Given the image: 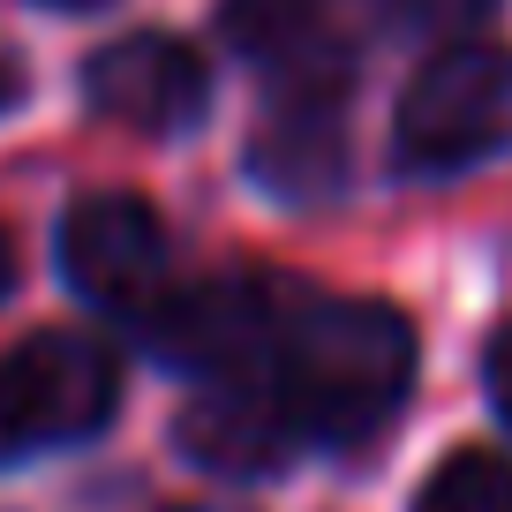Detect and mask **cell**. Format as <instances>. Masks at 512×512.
I'll return each mask as SVG.
<instances>
[{
  "instance_id": "obj_1",
  "label": "cell",
  "mask_w": 512,
  "mask_h": 512,
  "mask_svg": "<svg viewBox=\"0 0 512 512\" xmlns=\"http://www.w3.org/2000/svg\"><path fill=\"white\" fill-rule=\"evenodd\" d=\"M241 377H264V392L279 400L302 445H354L400 415L415 384V332L392 302L287 287L272 347Z\"/></svg>"
},
{
  "instance_id": "obj_2",
  "label": "cell",
  "mask_w": 512,
  "mask_h": 512,
  "mask_svg": "<svg viewBox=\"0 0 512 512\" xmlns=\"http://www.w3.org/2000/svg\"><path fill=\"white\" fill-rule=\"evenodd\" d=\"M121 407V362L91 332H31L0 354V467L98 437Z\"/></svg>"
},
{
  "instance_id": "obj_3",
  "label": "cell",
  "mask_w": 512,
  "mask_h": 512,
  "mask_svg": "<svg viewBox=\"0 0 512 512\" xmlns=\"http://www.w3.org/2000/svg\"><path fill=\"white\" fill-rule=\"evenodd\" d=\"M512 128V53L452 38L407 76L392 113V159L407 174H460Z\"/></svg>"
},
{
  "instance_id": "obj_4",
  "label": "cell",
  "mask_w": 512,
  "mask_h": 512,
  "mask_svg": "<svg viewBox=\"0 0 512 512\" xmlns=\"http://www.w3.org/2000/svg\"><path fill=\"white\" fill-rule=\"evenodd\" d=\"M279 309H287V287L256 272H219V279H189V287H166L159 302L136 317L144 347L159 362L189 369V377H241V369L264 362L279 332Z\"/></svg>"
},
{
  "instance_id": "obj_5",
  "label": "cell",
  "mask_w": 512,
  "mask_h": 512,
  "mask_svg": "<svg viewBox=\"0 0 512 512\" xmlns=\"http://www.w3.org/2000/svg\"><path fill=\"white\" fill-rule=\"evenodd\" d=\"M61 272L68 287L91 309H113V317H144L166 287H174V249H166V226L144 196L106 189L68 204L61 219Z\"/></svg>"
},
{
  "instance_id": "obj_6",
  "label": "cell",
  "mask_w": 512,
  "mask_h": 512,
  "mask_svg": "<svg viewBox=\"0 0 512 512\" xmlns=\"http://www.w3.org/2000/svg\"><path fill=\"white\" fill-rule=\"evenodd\" d=\"M83 98L98 121H121L136 136H181L211 106V68L174 31H128L83 61Z\"/></svg>"
},
{
  "instance_id": "obj_7",
  "label": "cell",
  "mask_w": 512,
  "mask_h": 512,
  "mask_svg": "<svg viewBox=\"0 0 512 512\" xmlns=\"http://www.w3.org/2000/svg\"><path fill=\"white\" fill-rule=\"evenodd\" d=\"M339 98H347V61L317 53L294 61L279 83L272 113L256 128V181L279 196H324L339 181Z\"/></svg>"
},
{
  "instance_id": "obj_8",
  "label": "cell",
  "mask_w": 512,
  "mask_h": 512,
  "mask_svg": "<svg viewBox=\"0 0 512 512\" xmlns=\"http://www.w3.org/2000/svg\"><path fill=\"white\" fill-rule=\"evenodd\" d=\"M181 452L211 475H272L302 452L294 422L279 415V400L264 392V377H211L181 415Z\"/></svg>"
},
{
  "instance_id": "obj_9",
  "label": "cell",
  "mask_w": 512,
  "mask_h": 512,
  "mask_svg": "<svg viewBox=\"0 0 512 512\" xmlns=\"http://www.w3.org/2000/svg\"><path fill=\"white\" fill-rule=\"evenodd\" d=\"M347 8V0H226V38H234L241 53H256V61H317V53H332V16Z\"/></svg>"
},
{
  "instance_id": "obj_10",
  "label": "cell",
  "mask_w": 512,
  "mask_h": 512,
  "mask_svg": "<svg viewBox=\"0 0 512 512\" xmlns=\"http://www.w3.org/2000/svg\"><path fill=\"white\" fill-rule=\"evenodd\" d=\"M415 512H512V460L505 452H452V460H437Z\"/></svg>"
},
{
  "instance_id": "obj_11",
  "label": "cell",
  "mask_w": 512,
  "mask_h": 512,
  "mask_svg": "<svg viewBox=\"0 0 512 512\" xmlns=\"http://www.w3.org/2000/svg\"><path fill=\"white\" fill-rule=\"evenodd\" d=\"M490 400H497V415L512 422V324L490 339Z\"/></svg>"
},
{
  "instance_id": "obj_12",
  "label": "cell",
  "mask_w": 512,
  "mask_h": 512,
  "mask_svg": "<svg viewBox=\"0 0 512 512\" xmlns=\"http://www.w3.org/2000/svg\"><path fill=\"white\" fill-rule=\"evenodd\" d=\"M16 98H23V68H16V61H8V53H0V113L16 106Z\"/></svg>"
},
{
  "instance_id": "obj_13",
  "label": "cell",
  "mask_w": 512,
  "mask_h": 512,
  "mask_svg": "<svg viewBox=\"0 0 512 512\" xmlns=\"http://www.w3.org/2000/svg\"><path fill=\"white\" fill-rule=\"evenodd\" d=\"M16 287V249H8V234H0V294Z\"/></svg>"
},
{
  "instance_id": "obj_14",
  "label": "cell",
  "mask_w": 512,
  "mask_h": 512,
  "mask_svg": "<svg viewBox=\"0 0 512 512\" xmlns=\"http://www.w3.org/2000/svg\"><path fill=\"white\" fill-rule=\"evenodd\" d=\"M38 8H98V0H38Z\"/></svg>"
}]
</instances>
